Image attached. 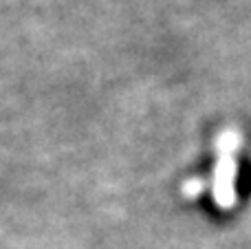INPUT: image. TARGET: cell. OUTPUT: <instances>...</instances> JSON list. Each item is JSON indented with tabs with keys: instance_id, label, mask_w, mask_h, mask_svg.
<instances>
[{
	"instance_id": "obj_1",
	"label": "cell",
	"mask_w": 251,
	"mask_h": 249,
	"mask_svg": "<svg viewBox=\"0 0 251 249\" xmlns=\"http://www.w3.org/2000/svg\"><path fill=\"white\" fill-rule=\"evenodd\" d=\"M236 190L240 197H247L251 192V161L249 157L238 159V174H236Z\"/></svg>"
}]
</instances>
